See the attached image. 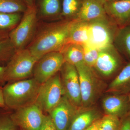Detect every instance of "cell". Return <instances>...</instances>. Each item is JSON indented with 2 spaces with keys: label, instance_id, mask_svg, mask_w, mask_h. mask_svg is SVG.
Instances as JSON below:
<instances>
[{
  "label": "cell",
  "instance_id": "obj_13",
  "mask_svg": "<svg viewBox=\"0 0 130 130\" xmlns=\"http://www.w3.org/2000/svg\"><path fill=\"white\" fill-rule=\"evenodd\" d=\"M106 13L119 28L130 24V0L106 1Z\"/></svg>",
  "mask_w": 130,
  "mask_h": 130
},
{
  "label": "cell",
  "instance_id": "obj_4",
  "mask_svg": "<svg viewBox=\"0 0 130 130\" xmlns=\"http://www.w3.org/2000/svg\"><path fill=\"white\" fill-rule=\"evenodd\" d=\"M37 12L35 4L28 7L18 24L9 33L8 37L16 51L26 48L35 36Z\"/></svg>",
  "mask_w": 130,
  "mask_h": 130
},
{
  "label": "cell",
  "instance_id": "obj_9",
  "mask_svg": "<svg viewBox=\"0 0 130 130\" xmlns=\"http://www.w3.org/2000/svg\"><path fill=\"white\" fill-rule=\"evenodd\" d=\"M36 102L16 110L11 118L17 126L24 130H40L45 115Z\"/></svg>",
  "mask_w": 130,
  "mask_h": 130
},
{
  "label": "cell",
  "instance_id": "obj_27",
  "mask_svg": "<svg viewBox=\"0 0 130 130\" xmlns=\"http://www.w3.org/2000/svg\"><path fill=\"white\" fill-rule=\"evenodd\" d=\"M83 47L84 63L93 68L98 58L100 50L88 43L83 45Z\"/></svg>",
  "mask_w": 130,
  "mask_h": 130
},
{
  "label": "cell",
  "instance_id": "obj_24",
  "mask_svg": "<svg viewBox=\"0 0 130 130\" xmlns=\"http://www.w3.org/2000/svg\"><path fill=\"white\" fill-rule=\"evenodd\" d=\"M28 6L23 0H0V12L7 13H24Z\"/></svg>",
  "mask_w": 130,
  "mask_h": 130
},
{
  "label": "cell",
  "instance_id": "obj_36",
  "mask_svg": "<svg viewBox=\"0 0 130 130\" xmlns=\"http://www.w3.org/2000/svg\"><path fill=\"white\" fill-rule=\"evenodd\" d=\"M6 38L7 37H3L1 36H0V40H1V39H3V38Z\"/></svg>",
  "mask_w": 130,
  "mask_h": 130
},
{
  "label": "cell",
  "instance_id": "obj_16",
  "mask_svg": "<svg viewBox=\"0 0 130 130\" xmlns=\"http://www.w3.org/2000/svg\"><path fill=\"white\" fill-rule=\"evenodd\" d=\"M102 118L100 112L93 108H79L67 130H85Z\"/></svg>",
  "mask_w": 130,
  "mask_h": 130
},
{
  "label": "cell",
  "instance_id": "obj_34",
  "mask_svg": "<svg viewBox=\"0 0 130 130\" xmlns=\"http://www.w3.org/2000/svg\"><path fill=\"white\" fill-rule=\"evenodd\" d=\"M28 7L35 5V0H23Z\"/></svg>",
  "mask_w": 130,
  "mask_h": 130
},
{
  "label": "cell",
  "instance_id": "obj_11",
  "mask_svg": "<svg viewBox=\"0 0 130 130\" xmlns=\"http://www.w3.org/2000/svg\"><path fill=\"white\" fill-rule=\"evenodd\" d=\"M123 62L121 54L113 45L100 50L93 68L103 76H109L121 68Z\"/></svg>",
  "mask_w": 130,
  "mask_h": 130
},
{
  "label": "cell",
  "instance_id": "obj_30",
  "mask_svg": "<svg viewBox=\"0 0 130 130\" xmlns=\"http://www.w3.org/2000/svg\"><path fill=\"white\" fill-rule=\"evenodd\" d=\"M120 130H130V117L129 115L122 119Z\"/></svg>",
  "mask_w": 130,
  "mask_h": 130
},
{
  "label": "cell",
  "instance_id": "obj_28",
  "mask_svg": "<svg viewBox=\"0 0 130 130\" xmlns=\"http://www.w3.org/2000/svg\"><path fill=\"white\" fill-rule=\"evenodd\" d=\"M11 114H0V130H17L18 126L12 120Z\"/></svg>",
  "mask_w": 130,
  "mask_h": 130
},
{
  "label": "cell",
  "instance_id": "obj_37",
  "mask_svg": "<svg viewBox=\"0 0 130 130\" xmlns=\"http://www.w3.org/2000/svg\"><path fill=\"white\" fill-rule=\"evenodd\" d=\"M106 1H122V0H106Z\"/></svg>",
  "mask_w": 130,
  "mask_h": 130
},
{
  "label": "cell",
  "instance_id": "obj_33",
  "mask_svg": "<svg viewBox=\"0 0 130 130\" xmlns=\"http://www.w3.org/2000/svg\"><path fill=\"white\" fill-rule=\"evenodd\" d=\"M100 119L95 121L91 125L89 126L88 128L85 130H99V121Z\"/></svg>",
  "mask_w": 130,
  "mask_h": 130
},
{
  "label": "cell",
  "instance_id": "obj_18",
  "mask_svg": "<svg viewBox=\"0 0 130 130\" xmlns=\"http://www.w3.org/2000/svg\"><path fill=\"white\" fill-rule=\"evenodd\" d=\"M89 22L74 19L70 28L68 43L84 45L88 43Z\"/></svg>",
  "mask_w": 130,
  "mask_h": 130
},
{
  "label": "cell",
  "instance_id": "obj_1",
  "mask_svg": "<svg viewBox=\"0 0 130 130\" xmlns=\"http://www.w3.org/2000/svg\"><path fill=\"white\" fill-rule=\"evenodd\" d=\"M73 20L64 19L44 26L26 48L38 60L48 53L60 52L68 44L70 29Z\"/></svg>",
  "mask_w": 130,
  "mask_h": 130
},
{
  "label": "cell",
  "instance_id": "obj_12",
  "mask_svg": "<svg viewBox=\"0 0 130 130\" xmlns=\"http://www.w3.org/2000/svg\"><path fill=\"white\" fill-rule=\"evenodd\" d=\"M80 108L64 95L58 105L49 112V115L57 130H67Z\"/></svg>",
  "mask_w": 130,
  "mask_h": 130
},
{
  "label": "cell",
  "instance_id": "obj_2",
  "mask_svg": "<svg viewBox=\"0 0 130 130\" xmlns=\"http://www.w3.org/2000/svg\"><path fill=\"white\" fill-rule=\"evenodd\" d=\"M41 85L33 78L7 83L3 87L6 106L17 110L34 103Z\"/></svg>",
  "mask_w": 130,
  "mask_h": 130
},
{
  "label": "cell",
  "instance_id": "obj_3",
  "mask_svg": "<svg viewBox=\"0 0 130 130\" xmlns=\"http://www.w3.org/2000/svg\"><path fill=\"white\" fill-rule=\"evenodd\" d=\"M38 60L27 48L17 50L5 66V82L12 83L29 77L32 75Z\"/></svg>",
  "mask_w": 130,
  "mask_h": 130
},
{
  "label": "cell",
  "instance_id": "obj_19",
  "mask_svg": "<svg viewBox=\"0 0 130 130\" xmlns=\"http://www.w3.org/2000/svg\"><path fill=\"white\" fill-rule=\"evenodd\" d=\"M113 45L120 54L124 55L130 60V24L119 28Z\"/></svg>",
  "mask_w": 130,
  "mask_h": 130
},
{
  "label": "cell",
  "instance_id": "obj_20",
  "mask_svg": "<svg viewBox=\"0 0 130 130\" xmlns=\"http://www.w3.org/2000/svg\"><path fill=\"white\" fill-rule=\"evenodd\" d=\"M65 62L76 66L84 63L83 48L82 45L74 43H68L60 51Z\"/></svg>",
  "mask_w": 130,
  "mask_h": 130
},
{
  "label": "cell",
  "instance_id": "obj_15",
  "mask_svg": "<svg viewBox=\"0 0 130 130\" xmlns=\"http://www.w3.org/2000/svg\"><path fill=\"white\" fill-rule=\"evenodd\" d=\"M106 0H83L82 6L76 19L90 22L107 16L105 9Z\"/></svg>",
  "mask_w": 130,
  "mask_h": 130
},
{
  "label": "cell",
  "instance_id": "obj_6",
  "mask_svg": "<svg viewBox=\"0 0 130 130\" xmlns=\"http://www.w3.org/2000/svg\"><path fill=\"white\" fill-rule=\"evenodd\" d=\"M81 88V108L90 107L95 101L101 89V83L92 68L85 63L76 66Z\"/></svg>",
  "mask_w": 130,
  "mask_h": 130
},
{
  "label": "cell",
  "instance_id": "obj_26",
  "mask_svg": "<svg viewBox=\"0 0 130 130\" xmlns=\"http://www.w3.org/2000/svg\"><path fill=\"white\" fill-rule=\"evenodd\" d=\"M121 123L119 117L106 115L100 119L99 130H120Z\"/></svg>",
  "mask_w": 130,
  "mask_h": 130
},
{
  "label": "cell",
  "instance_id": "obj_7",
  "mask_svg": "<svg viewBox=\"0 0 130 130\" xmlns=\"http://www.w3.org/2000/svg\"><path fill=\"white\" fill-rule=\"evenodd\" d=\"M59 72L41 84L39 88L35 102L43 111L48 113L50 111L58 105L64 95Z\"/></svg>",
  "mask_w": 130,
  "mask_h": 130
},
{
  "label": "cell",
  "instance_id": "obj_5",
  "mask_svg": "<svg viewBox=\"0 0 130 130\" xmlns=\"http://www.w3.org/2000/svg\"><path fill=\"white\" fill-rule=\"evenodd\" d=\"M118 29L107 16L89 22L88 43L99 50L112 46Z\"/></svg>",
  "mask_w": 130,
  "mask_h": 130
},
{
  "label": "cell",
  "instance_id": "obj_22",
  "mask_svg": "<svg viewBox=\"0 0 130 130\" xmlns=\"http://www.w3.org/2000/svg\"><path fill=\"white\" fill-rule=\"evenodd\" d=\"M61 5L60 0H40L39 12L44 18L60 16Z\"/></svg>",
  "mask_w": 130,
  "mask_h": 130
},
{
  "label": "cell",
  "instance_id": "obj_8",
  "mask_svg": "<svg viewBox=\"0 0 130 130\" xmlns=\"http://www.w3.org/2000/svg\"><path fill=\"white\" fill-rule=\"evenodd\" d=\"M64 62L63 54L59 51L44 55L37 61L34 67L33 78L39 83H43L59 72Z\"/></svg>",
  "mask_w": 130,
  "mask_h": 130
},
{
  "label": "cell",
  "instance_id": "obj_10",
  "mask_svg": "<svg viewBox=\"0 0 130 130\" xmlns=\"http://www.w3.org/2000/svg\"><path fill=\"white\" fill-rule=\"evenodd\" d=\"M60 72L65 95L73 105L81 108V88L76 67L65 62Z\"/></svg>",
  "mask_w": 130,
  "mask_h": 130
},
{
  "label": "cell",
  "instance_id": "obj_25",
  "mask_svg": "<svg viewBox=\"0 0 130 130\" xmlns=\"http://www.w3.org/2000/svg\"><path fill=\"white\" fill-rule=\"evenodd\" d=\"M16 51L9 37L0 40V65H7Z\"/></svg>",
  "mask_w": 130,
  "mask_h": 130
},
{
  "label": "cell",
  "instance_id": "obj_35",
  "mask_svg": "<svg viewBox=\"0 0 130 130\" xmlns=\"http://www.w3.org/2000/svg\"><path fill=\"white\" fill-rule=\"evenodd\" d=\"M128 96H129V102H130V93H129V94H128ZM128 115L130 117V110L129 111V114H128Z\"/></svg>",
  "mask_w": 130,
  "mask_h": 130
},
{
  "label": "cell",
  "instance_id": "obj_14",
  "mask_svg": "<svg viewBox=\"0 0 130 130\" xmlns=\"http://www.w3.org/2000/svg\"><path fill=\"white\" fill-rule=\"evenodd\" d=\"M106 115L117 116L120 118L128 115L130 102L128 94H115L105 98L102 102Z\"/></svg>",
  "mask_w": 130,
  "mask_h": 130
},
{
  "label": "cell",
  "instance_id": "obj_29",
  "mask_svg": "<svg viewBox=\"0 0 130 130\" xmlns=\"http://www.w3.org/2000/svg\"><path fill=\"white\" fill-rule=\"evenodd\" d=\"M40 130H57L49 115H45Z\"/></svg>",
  "mask_w": 130,
  "mask_h": 130
},
{
  "label": "cell",
  "instance_id": "obj_17",
  "mask_svg": "<svg viewBox=\"0 0 130 130\" xmlns=\"http://www.w3.org/2000/svg\"><path fill=\"white\" fill-rule=\"evenodd\" d=\"M108 91L115 94H129L130 93V62L125 66L112 81Z\"/></svg>",
  "mask_w": 130,
  "mask_h": 130
},
{
  "label": "cell",
  "instance_id": "obj_31",
  "mask_svg": "<svg viewBox=\"0 0 130 130\" xmlns=\"http://www.w3.org/2000/svg\"><path fill=\"white\" fill-rule=\"evenodd\" d=\"M5 66L0 65V86L6 83L5 79Z\"/></svg>",
  "mask_w": 130,
  "mask_h": 130
},
{
  "label": "cell",
  "instance_id": "obj_21",
  "mask_svg": "<svg viewBox=\"0 0 130 130\" xmlns=\"http://www.w3.org/2000/svg\"><path fill=\"white\" fill-rule=\"evenodd\" d=\"M21 13H7L0 12V36L8 37L9 33L21 20Z\"/></svg>",
  "mask_w": 130,
  "mask_h": 130
},
{
  "label": "cell",
  "instance_id": "obj_23",
  "mask_svg": "<svg viewBox=\"0 0 130 130\" xmlns=\"http://www.w3.org/2000/svg\"><path fill=\"white\" fill-rule=\"evenodd\" d=\"M83 0H62L60 17L64 19H76L82 6Z\"/></svg>",
  "mask_w": 130,
  "mask_h": 130
},
{
  "label": "cell",
  "instance_id": "obj_32",
  "mask_svg": "<svg viewBox=\"0 0 130 130\" xmlns=\"http://www.w3.org/2000/svg\"><path fill=\"white\" fill-rule=\"evenodd\" d=\"M0 108H7L5 105L3 92V87L0 86Z\"/></svg>",
  "mask_w": 130,
  "mask_h": 130
}]
</instances>
